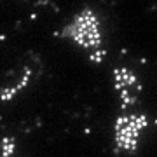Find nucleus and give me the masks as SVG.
<instances>
[{
    "label": "nucleus",
    "instance_id": "obj_1",
    "mask_svg": "<svg viewBox=\"0 0 157 157\" xmlns=\"http://www.w3.org/2000/svg\"><path fill=\"white\" fill-rule=\"evenodd\" d=\"M59 37L82 51L91 63L100 65L107 56L105 32L100 14L93 7H84L73 14L59 32Z\"/></svg>",
    "mask_w": 157,
    "mask_h": 157
},
{
    "label": "nucleus",
    "instance_id": "obj_2",
    "mask_svg": "<svg viewBox=\"0 0 157 157\" xmlns=\"http://www.w3.org/2000/svg\"><path fill=\"white\" fill-rule=\"evenodd\" d=\"M150 129V117L141 108L119 110L112 124L113 150L122 155H135Z\"/></svg>",
    "mask_w": 157,
    "mask_h": 157
},
{
    "label": "nucleus",
    "instance_id": "obj_3",
    "mask_svg": "<svg viewBox=\"0 0 157 157\" xmlns=\"http://www.w3.org/2000/svg\"><path fill=\"white\" fill-rule=\"evenodd\" d=\"M112 86L117 96L119 110H135L140 108L141 86L140 75L131 67H115L112 70Z\"/></svg>",
    "mask_w": 157,
    "mask_h": 157
},
{
    "label": "nucleus",
    "instance_id": "obj_4",
    "mask_svg": "<svg viewBox=\"0 0 157 157\" xmlns=\"http://www.w3.org/2000/svg\"><path fill=\"white\" fill-rule=\"evenodd\" d=\"M30 80H32V70L25 68L23 75H19L12 82L0 87V101H12L14 98H17V94H21L23 91L28 87Z\"/></svg>",
    "mask_w": 157,
    "mask_h": 157
},
{
    "label": "nucleus",
    "instance_id": "obj_5",
    "mask_svg": "<svg viewBox=\"0 0 157 157\" xmlns=\"http://www.w3.org/2000/svg\"><path fill=\"white\" fill-rule=\"evenodd\" d=\"M0 157H16V143L9 136L0 141Z\"/></svg>",
    "mask_w": 157,
    "mask_h": 157
}]
</instances>
